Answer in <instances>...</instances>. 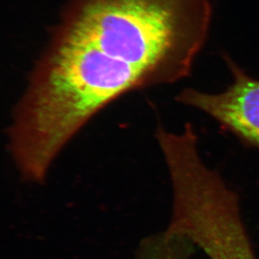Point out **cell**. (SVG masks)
<instances>
[{
    "instance_id": "1",
    "label": "cell",
    "mask_w": 259,
    "mask_h": 259,
    "mask_svg": "<svg viewBox=\"0 0 259 259\" xmlns=\"http://www.w3.org/2000/svg\"><path fill=\"white\" fill-rule=\"evenodd\" d=\"M212 11L210 0H74L34 75L40 117L72 137L122 95L187 77Z\"/></svg>"
},
{
    "instance_id": "2",
    "label": "cell",
    "mask_w": 259,
    "mask_h": 259,
    "mask_svg": "<svg viewBox=\"0 0 259 259\" xmlns=\"http://www.w3.org/2000/svg\"><path fill=\"white\" fill-rule=\"evenodd\" d=\"M172 210L167 228L190 240L209 259H257L242 220L239 196L201 160L170 176Z\"/></svg>"
},
{
    "instance_id": "3",
    "label": "cell",
    "mask_w": 259,
    "mask_h": 259,
    "mask_svg": "<svg viewBox=\"0 0 259 259\" xmlns=\"http://www.w3.org/2000/svg\"><path fill=\"white\" fill-rule=\"evenodd\" d=\"M232 82L227 90L209 94L185 89L178 95L184 105L205 113L244 144L259 151V79L225 57Z\"/></svg>"
},
{
    "instance_id": "4",
    "label": "cell",
    "mask_w": 259,
    "mask_h": 259,
    "mask_svg": "<svg viewBox=\"0 0 259 259\" xmlns=\"http://www.w3.org/2000/svg\"><path fill=\"white\" fill-rule=\"evenodd\" d=\"M194 247L186 237L167 228L142 240L131 259H189Z\"/></svg>"
}]
</instances>
